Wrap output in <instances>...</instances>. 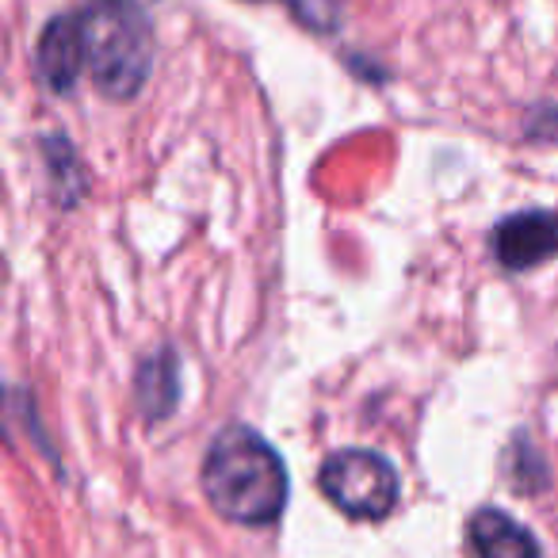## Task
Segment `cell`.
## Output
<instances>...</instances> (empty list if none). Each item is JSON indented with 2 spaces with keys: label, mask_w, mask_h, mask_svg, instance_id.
I'll list each match as a JSON object with an SVG mask.
<instances>
[{
  "label": "cell",
  "mask_w": 558,
  "mask_h": 558,
  "mask_svg": "<svg viewBox=\"0 0 558 558\" xmlns=\"http://www.w3.org/2000/svg\"><path fill=\"white\" fill-rule=\"evenodd\" d=\"M85 70H88V47H85L81 12L50 16L47 27L39 32V43H35V77L43 81L47 93L70 96Z\"/></svg>",
  "instance_id": "cell-4"
},
{
  "label": "cell",
  "mask_w": 558,
  "mask_h": 558,
  "mask_svg": "<svg viewBox=\"0 0 558 558\" xmlns=\"http://www.w3.org/2000/svg\"><path fill=\"white\" fill-rule=\"evenodd\" d=\"M558 253V215L550 210H520L497 222L494 256L512 271L535 268Z\"/></svg>",
  "instance_id": "cell-5"
},
{
  "label": "cell",
  "mask_w": 558,
  "mask_h": 558,
  "mask_svg": "<svg viewBox=\"0 0 558 558\" xmlns=\"http://www.w3.org/2000/svg\"><path fill=\"white\" fill-rule=\"evenodd\" d=\"M177 398H180L177 360H172V352H157L138 372V402L146 410V417H169Z\"/></svg>",
  "instance_id": "cell-7"
},
{
  "label": "cell",
  "mask_w": 558,
  "mask_h": 558,
  "mask_svg": "<svg viewBox=\"0 0 558 558\" xmlns=\"http://www.w3.org/2000/svg\"><path fill=\"white\" fill-rule=\"evenodd\" d=\"M318 486L352 520H383L398 505V471L379 451H337L322 463Z\"/></svg>",
  "instance_id": "cell-3"
},
{
  "label": "cell",
  "mask_w": 558,
  "mask_h": 558,
  "mask_svg": "<svg viewBox=\"0 0 558 558\" xmlns=\"http://www.w3.org/2000/svg\"><path fill=\"white\" fill-rule=\"evenodd\" d=\"M547 119H527V134L532 138H550V142H558V111H543Z\"/></svg>",
  "instance_id": "cell-9"
},
{
  "label": "cell",
  "mask_w": 558,
  "mask_h": 558,
  "mask_svg": "<svg viewBox=\"0 0 558 558\" xmlns=\"http://www.w3.org/2000/svg\"><path fill=\"white\" fill-rule=\"evenodd\" d=\"M283 4L314 35H333L344 20V0H283Z\"/></svg>",
  "instance_id": "cell-8"
},
{
  "label": "cell",
  "mask_w": 558,
  "mask_h": 558,
  "mask_svg": "<svg viewBox=\"0 0 558 558\" xmlns=\"http://www.w3.org/2000/svg\"><path fill=\"white\" fill-rule=\"evenodd\" d=\"M88 73L108 100H134L154 73V27L142 4L88 0L81 9Z\"/></svg>",
  "instance_id": "cell-2"
},
{
  "label": "cell",
  "mask_w": 558,
  "mask_h": 558,
  "mask_svg": "<svg viewBox=\"0 0 558 558\" xmlns=\"http://www.w3.org/2000/svg\"><path fill=\"white\" fill-rule=\"evenodd\" d=\"M203 494L233 524H276L288 505V471L268 440L248 428H226L203 459Z\"/></svg>",
  "instance_id": "cell-1"
},
{
  "label": "cell",
  "mask_w": 558,
  "mask_h": 558,
  "mask_svg": "<svg viewBox=\"0 0 558 558\" xmlns=\"http://www.w3.org/2000/svg\"><path fill=\"white\" fill-rule=\"evenodd\" d=\"M126 4H142V9H149V4H157V0H126Z\"/></svg>",
  "instance_id": "cell-10"
},
{
  "label": "cell",
  "mask_w": 558,
  "mask_h": 558,
  "mask_svg": "<svg viewBox=\"0 0 558 558\" xmlns=\"http://www.w3.org/2000/svg\"><path fill=\"white\" fill-rule=\"evenodd\" d=\"M466 539L478 558H539V539L501 509L474 512Z\"/></svg>",
  "instance_id": "cell-6"
}]
</instances>
